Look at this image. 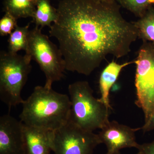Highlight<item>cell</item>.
Here are the masks:
<instances>
[{
    "mask_svg": "<svg viewBox=\"0 0 154 154\" xmlns=\"http://www.w3.org/2000/svg\"><path fill=\"white\" fill-rule=\"evenodd\" d=\"M57 11L49 34L57 40L69 71L90 75L107 56L118 59L128 54L138 37L116 2L61 0Z\"/></svg>",
    "mask_w": 154,
    "mask_h": 154,
    "instance_id": "6da1fadb",
    "label": "cell"
},
{
    "mask_svg": "<svg viewBox=\"0 0 154 154\" xmlns=\"http://www.w3.org/2000/svg\"><path fill=\"white\" fill-rule=\"evenodd\" d=\"M22 105L19 117L22 123L28 126L54 131L70 119L69 97L56 92L52 87L36 86Z\"/></svg>",
    "mask_w": 154,
    "mask_h": 154,
    "instance_id": "7a4b0ae2",
    "label": "cell"
},
{
    "mask_svg": "<svg viewBox=\"0 0 154 154\" xmlns=\"http://www.w3.org/2000/svg\"><path fill=\"white\" fill-rule=\"evenodd\" d=\"M71 103L70 119L81 128L94 132L109 122V110L100 99H96L87 81H78L69 85Z\"/></svg>",
    "mask_w": 154,
    "mask_h": 154,
    "instance_id": "3957f363",
    "label": "cell"
},
{
    "mask_svg": "<svg viewBox=\"0 0 154 154\" xmlns=\"http://www.w3.org/2000/svg\"><path fill=\"white\" fill-rule=\"evenodd\" d=\"M31 60L27 54L0 53V99L10 110L24 102L21 93L32 68Z\"/></svg>",
    "mask_w": 154,
    "mask_h": 154,
    "instance_id": "277c9868",
    "label": "cell"
},
{
    "mask_svg": "<svg viewBox=\"0 0 154 154\" xmlns=\"http://www.w3.org/2000/svg\"><path fill=\"white\" fill-rule=\"evenodd\" d=\"M41 28L35 27L30 30L28 48L25 51L36 62L46 79L45 85L52 87L64 75L66 63L60 49L43 34Z\"/></svg>",
    "mask_w": 154,
    "mask_h": 154,
    "instance_id": "5b68a950",
    "label": "cell"
},
{
    "mask_svg": "<svg viewBox=\"0 0 154 154\" xmlns=\"http://www.w3.org/2000/svg\"><path fill=\"white\" fill-rule=\"evenodd\" d=\"M134 61L136 66L135 104L143 111L146 123L154 110V42L143 41Z\"/></svg>",
    "mask_w": 154,
    "mask_h": 154,
    "instance_id": "8992f818",
    "label": "cell"
},
{
    "mask_svg": "<svg viewBox=\"0 0 154 154\" xmlns=\"http://www.w3.org/2000/svg\"><path fill=\"white\" fill-rule=\"evenodd\" d=\"M101 143L98 134L82 129L70 119L52 132L54 154H94L95 148Z\"/></svg>",
    "mask_w": 154,
    "mask_h": 154,
    "instance_id": "52a82bcc",
    "label": "cell"
},
{
    "mask_svg": "<svg viewBox=\"0 0 154 154\" xmlns=\"http://www.w3.org/2000/svg\"><path fill=\"white\" fill-rule=\"evenodd\" d=\"M140 128H132L116 121L109 122L98 134L101 143L107 147L106 154H113L122 149L135 148L139 144L136 140L135 132Z\"/></svg>",
    "mask_w": 154,
    "mask_h": 154,
    "instance_id": "ba28073f",
    "label": "cell"
},
{
    "mask_svg": "<svg viewBox=\"0 0 154 154\" xmlns=\"http://www.w3.org/2000/svg\"><path fill=\"white\" fill-rule=\"evenodd\" d=\"M0 154H25L23 123L9 114L0 118Z\"/></svg>",
    "mask_w": 154,
    "mask_h": 154,
    "instance_id": "9c48e42d",
    "label": "cell"
},
{
    "mask_svg": "<svg viewBox=\"0 0 154 154\" xmlns=\"http://www.w3.org/2000/svg\"><path fill=\"white\" fill-rule=\"evenodd\" d=\"M52 132L23 124L25 154H50Z\"/></svg>",
    "mask_w": 154,
    "mask_h": 154,
    "instance_id": "30bf717a",
    "label": "cell"
},
{
    "mask_svg": "<svg viewBox=\"0 0 154 154\" xmlns=\"http://www.w3.org/2000/svg\"><path fill=\"white\" fill-rule=\"evenodd\" d=\"M132 63H134V60L122 64L112 61L101 72L99 80V90L101 96L99 99L109 109L111 108L109 100L110 89L115 84L122 69Z\"/></svg>",
    "mask_w": 154,
    "mask_h": 154,
    "instance_id": "8fae6325",
    "label": "cell"
},
{
    "mask_svg": "<svg viewBox=\"0 0 154 154\" xmlns=\"http://www.w3.org/2000/svg\"><path fill=\"white\" fill-rule=\"evenodd\" d=\"M57 18V9L53 7L50 0H37L36 11L32 18L35 27L42 29L46 26L50 28Z\"/></svg>",
    "mask_w": 154,
    "mask_h": 154,
    "instance_id": "7c38bea8",
    "label": "cell"
},
{
    "mask_svg": "<svg viewBox=\"0 0 154 154\" xmlns=\"http://www.w3.org/2000/svg\"><path fill=\"white\" fill-rule=\"evenodd\" d=\"M37 0H4V11L16 19L33 18Z\"/></svg>",
    "mask_w": 154,
    "mask_h": 154,
    "instance_id": "4fadbf2b",
    "label": "cell"
},
{
    "mask_svg": "<svg viewBox=\"0 0 154 154\" xmlns=\"http://www.w3.org/2000/svg\"><path fill=\"white\" fill-rule=\"evenodd\" d=\"M137 28L138 37L143 41L154 43V7H150L144 15L133 22Z\"/></svg>",
    "mask_w": 154,
    "mask_h": 154,
    "instance_id": "5bb4252c",
    "label": "cell"
},
{
    "mask_svg": "<svg viewBox=\"0 0 154 154\" xmlns=\"http://www.w3.org/2000/svg\"><path fill=\"white\" fill-rule=\"evenodd\" d=\"M30 23L25 26L17 27L9 35L8 39V52L16 54L21 50L26 51L28 48L30 30Z\"/></svg>",
    "mask_w": 154,
    "mask_h": 154,
    "instance_id": "9a60e30c",
    "label": "cell"
},
{
    "mask_svg": "<svg viewBox=\"0 0 154 154\" xmlns=\"http://www.w3.org/2000/svg\"><path fill=\"white\" fill-rule=\"evenodd\" d=\"M119 5L136 17H143L148 9L154 5V0H116Z\"/></svg>",
    "mask_w": 154,
    "mask_h": 154,
    "instance_id": "2e32d148",
    "label": "cell"
},
{
    "mask_svg": "<svg viewBox=\"0 0 154 154\" xmlns=\"http://www.w3.org/2000/svg\"><path fill=\"white\" fill-rule=\"evenodd\" d=\"M17 19L11 14L5 13L0 20V35H10L17 27Z\"/></svg>",
    "mask_w": 154,
    "mask_h": 154,
    "instance_id": "e0dca14e",
    "label": "cell"
},
{
    "mask_svg": "<svg viewBox=\"0 0 154 154\" xmlns=\"http://www.w3.org/2000/svg\"><path fill=\"white\" fill-rule=\"evenodd\" d=\"M137 154H154V140L151 142L139 144Z\"/></svg>",
    "mask_w": 154,
    "mask_h": 154,
    "instance_id": "ac0fdd59",
    "label": "cell"
},
{
    "mask_svg": "<svg viewBox=\"0 0 154 154\" xmlns=\"http://www.w3.org/2000/svg\"><path fill=\"white\" fill-rule=\"evenodd\" d=\"M154 129V110L151 117L147 122L145 123L143 126L140 128L144 133L149 132Z\"/></svg>",
    "mask_w": 154,
    "mask_h": 154,
    "instance_id": "d6986e66",
    "label": "cell"
},
{
    "mask_svg": "<svg viewBox=\"0 0 154 154\" xmlns=\"http://www.w3.org/2000/svg\"><path fill=\"white\" fill-rule=\"evenodd\" d=\"M97 1L107 3H113L116 2V0H97Z\"/></svg>",
    "mask_w": 154,
    "mask_h": 154,
    "instance_id": "ffe728a7",
    "label": "cell"
},
{
    "mask_svg": "<svg viewBox=\"0 0 154 154\" xmlns=\"http://www.w3.org/2000/svg\"><path fill=\"white\" fill-rule=\"evenodd\" d=\"M113 154H122L120 153V152H117Z\"/></svg>",
    "mask_w": 154,
    "mask_h": 154,
    "instance_id": "44dd1931",
    "label": "cell"
}]
</instances>
